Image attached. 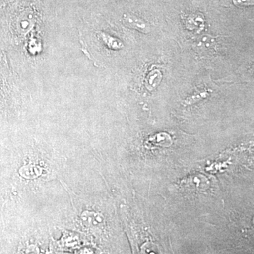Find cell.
<instances>
[{"mask_svg": "<svg viewBox=\"0 0 254 254\" xmlns=\"http://www.w3.org/2000/svg\"><path fill=\"white\" fill-rule=\"evenodd\" d=\"M124 22L128 27L134 28L137 31L143 32V33H148L150 31L149 26L145 21L132 15H125L124 17Z\"/></svg>", "mask_w": 254, "mask_h": 254, "instance_id": "obj_1", "label": "cell"}, {"mask_svg": "<svg viewBox=\"0 0 254 254\" xmlns=\"http://www.w3.org/2000/svg\"><path fill=\"white\" fill-rule=\"evenodd\" d=\"M157 71H155L154 74H150L149 77L148 78V86H150L149 88H151V87H155L157 84H158L160 80V73H158V74H156Z\"/></svg>", "mask_w": 254, "mask_h": 254, "instance_id": "obj_2", "label": "cell"}, {"mask_svg": "<svg viewBox=\"0 0 254 254\" xmlns=\"http://www.w3.org/2000/svg\"><path fill=\"white\" fill-rule=\"evenodd\" d=\"M234 4L237 6H251L254 4V0H233Z\"/></svg>", "mask_w": 254, "mask_h": 254, "instance_id": "obj_3", "label": "cell"}]
</instances>
